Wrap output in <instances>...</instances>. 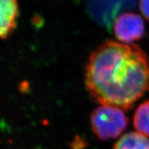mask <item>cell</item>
<instances>
[{"instance_id": "6da1fadb", "label": "cell", "mask_w": 149, "mask_h": 149, "mask_svg": "<svg viewBox=\"0 0 149 149\" xmlns=\"http://www.w3.org/2000/svg\"><path fill=\"white\" fill-rule=\"evenodd\" d=\"M84 80L93 101L127 111L149 90V60L135 44L107 41L89 57Z\"/></svg>"}, {"instance_id": "7a4b0ae2", "label": "cell", "mask_w": 149, "mask_h": 149, "mask_svg": "<svg viewBox=\"0 0 149 149\" xmlns=\"http://www.w3.org/2000/svg\"><path fill=\"white\" fill-rule=\"evenodd\" d=\"M128 119L122 109L111 106L101 105L91 115V125L97 138L107 141L115 139L125 130Z\"/></svg>"}, {"instance_id": "3957f363", "label": "cell", "mask_w": 149, "mask_h": 149, "mask_svg": "<svg viewBox=\"0 0 149 149\" xmlns=\"http://www.w3.org/2000/svg\"><path fill=\"white\" fill-rule=\"evenodd\" d=\"M113 31L115 37L120 42L130 44L144 36V23L138 15L124 13L115 20Z\"/></svg>"}, {"instance_id": "277c9868", "label": "cell", "mask_w": 149, "mask_h": 149, "mask_svg": "<svg viewBox=\"0 0 149 149\" xmlns=\"http://www.w3.org/2000/svg\"><path fill=\"white\" fill-rule=\"evenodd\" d=\"M19 16L18 0H0V39H8L14 33Z\"/></svg>"}, {"instance_id": "5b68a950", "label": "cell", "mask_w": 149, "mask_h": 149, "mask_svg": "<svg viewBox=\"0 0 149 149\" xmlns=\"http://www.w3.org/2000/svg\"><path fill=\"white\" fill-rule=\"evenodd\" d=\"M113 149H149V139L138 132H129L117 141Z\"/></svg>"}, {"instance_id": "8992f818", "label": "cell", "mask_w": 149, "mask_h": 149, "mask_svg": "<svg viewBox=\"0 0 149 149\" xmlns=\"http://www.w3.org/2000/svg\"><path fill=\"white\" fill-rule=\"evenodd\" d=\"M133 124L137 132L149 138V100L137 107L134 115Z\"/></svg>"}, {"instance_id": "52a82bcc", "label": "cell", "mask_w": 149, "mask_h": 149, "mask_svg": "<svg viewBox=\"0 0 149 149\" xmlns=\"http://www.w3.org/2000/svg\"><path fill=\"white\" fill-rule=\"evenodd\" d=\"M139 7L142 15L149 21V0H139Z\"/></svg>"}]
</instances>
